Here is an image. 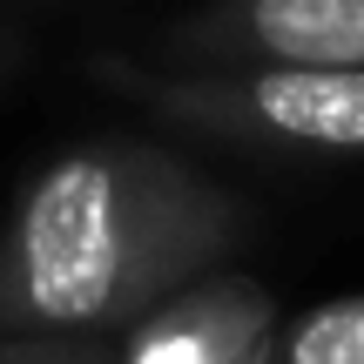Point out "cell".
Segmentation results:
<instances>
[{
  "mask_svg": "<svg viewBox=\"0 0 364 364\" xmlns=\"http://www.w3.org/2000/svg\"><path fill=\"white\" fill-rule=\"evenodd\" d=\"M257 358H263V317L250 304H209V311L169 317L135 351V364H257Z\"/></svg>",
  "mask_w": 364,
  "mask_h": 364,
  "instance_id": "277c9868",
  "label": "cell"
},
{
  "mask_svg": "<svg viewBox=\"0 0 364 364\" xmlns=\"http://www.w3.org/2000/svg\"><path fill=\"white\" fill-rule=\"evenodd\" d=\"M284 364H364V297L324 304L297 324Z\"/></svg>",
  "mask_w": 364,
  "mask_h": 364,
  "instance_id": "5b68a950",
  "label": "cell"
},
{
  "mask_svg": "<svg viewBox=\"0 0 364 364\" xmlns=\"http://www.w3.org/2000/svg\"><path fill=\"white\" fill-rule=\"evenodd\" d=\"M243 34L277 68H364V0H243Z\"/></svg>",
  "mask_w": 364,
  "mask_h": 364,
  "instance_id": "3957f363",
  "label": "cell"
},
{
  "mask_svg": "<svg viewBox=\"0 0 364 364\" xmlns=\"http://www.w3.org/2000/svg\"><path fill=\"white\" fill-rule=\"evenodd\" d=\"M122 189L108 162L75 156L34 189L21 223L27 311L48 324H88L122 290Z\"/></svg>",
  "mask_w": 364,
  "mask_h": 364,
  "instance_id": "6da1fadb",
  "label": "cell"
},
{
  "mask_svg": "<svg viewBox=\"0 0 364 364\" xmlns=\"http://www.w3.org/2000/svg\"><path fill=\"white\" fill-rule=\"evenodd\" d=\"M243 102L284 142L364 156V68H263Z\"/></svg>",
  "mask_w": 364,
  "mask_h": 364,
  "instance_id": "7a4b0ae2",
  "label": "cell"
}]
</instances>
